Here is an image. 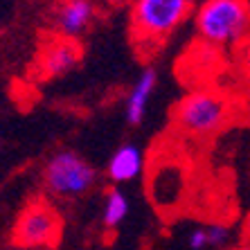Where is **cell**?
I'll return each instance as SVG.
<instances>
[{
    "mask_svg": "<svg viewBox=\"0 0 250 250\" xmlns=\"http://www.w3.org/2000/svg\"><path fill=\"white\" fill-rule=\"evenodd\" d=\"M237 120L234 95L216 86H198L174 104L171 124L183 135L208 140L226 131Z\"/></svg>",
    "mask_w": 250,
    "mask_h": 250,
    "instance_id": "cell-1",
    "label": "cell"
},
{
    "mask_svg": "<svg viewBox=\"0 0 250 250\" xmlns=\"http://www.w3.org/2000/svg\"><path fill=\"white\" fill-rule=\"evenodd\" d=\"M63 234V216L52 201L32 198L12 226V244L36 250H54Z\"/></svg>",
    "mask_w": 250,
    "mask_h": 250,
    "instance_id": "cell-5",
    "label": "cell"
},
{
    "mask_svg": "<svg viewBox=\"0 0 250 250\" xmlns=\"http://www.w3.org/2000/svg\"><path fill=\"white\" fill-rule=\"evenodd\" d=\"M97 21L95 0H59L52 12V25L57 36L79 41Z\"/></svg>",
    "mask_w": 250,
    "mask_h": 250,
    "instance_id": "cell-7",
    "label": "cell"
},
{
    "mask_svg": "<svg viewBox=\"0 0 250 250\" xmlns=\"http://www.w3.org/2000/svg\"><path fill=\"white\" fill-rule=\"evenodd\" d=\"M232 75L239 86L250 95V34L237 50H232Z\"/></svg>",
    "mask_w": 250,
    "mask_h": 250,
    "instance_id": "cell-12",
    "label": "cell"
},
{
    "mask_svg": "<svg viewBox=\"0 0 250 250\" xmlns=\"http://www.w3.org/2000/svg\"><path fill=\"white\" fill-rule=\"evenodd\" d=\"M230 228L226 223H201L194 226L185 237L187 250H223L230 244Z\"/></svg>",
    "mask_w": 250,
    "mask_h": 250,
    "instance_id": "cell-10",
    "label": "cell"
},
{
    "mask_svg": "<svg viewBox=\"0 0 250 250\" xmlns=\"http://www.w3.org/2000/svg\"><path fill=\"white\" fill-rule=\"evenodd\" d=\"M192 14L194 0H133L128 29L135 50L142 57L156 54Z\"/></svg>",
    "mask_w": 250,
    "mask_h": 250,
    "instance_id": "cell-2",
    "label": "cell"
},
{
    "mask_svg": "<svg viewBox=\"0 0 250 250\" xmlns=\"http://www.w3.org/2000/svg\"><path fill=\"white\" fill-rule=\"evenodd\" d=\"M99 171L75 149H59L41 169V187L47 201H79L97 187Z\"/></svg>",
    "mask_w": 250,
    "mask_h": 250,
    "instance_id": "cell-4",
    "label": "cell"
},
{
    "mask_svg": "<svg viewBox=\"0 0 250 250\" xmlns=\"http://www.w3.org/2000/svg\"><path fill=\"white\" fill-rule=\"evenodd\" d=\"M5 250H36V248H25V246H16V244H12V246H7Z\"/></svg>",
    "mask_w": 250,
    "mask_h": 250,
    "instance_id": "cell-13",
    "label": "cell"
},
{
    "mask_svg": "<svg viewBox=\"0 0 250 250\" xmlns=\"http://www.w3.org/2000/svg\"><path fill=\"white\" fill-rule=\"evenodd\" d=\"M82 54L83 47L79 41L54 34L50 41L43 43L41 52H39V63H36L39 75L43 79H57V77L68 75L79 65Z\"/></svg>",
    "mask_w": 250,
    "mask_h": 250,
    "instance_id": "cell-6",
    "label": "cell"
},
{
    "mask_svg": "<svg viewBox=\"0 0 250 250\" xmlns=\"http://www.w3.org/2000/svg\"><path fill=\"white\" fill-rule=\"evenodd\" d=\"M142 171H145V151L133 142L120 145L106 163V178L113 183V187L138 181Z\"/></svg>",
    "mask_w": 250,
    "mask_h": 250,
    "instance_id": "cell-9",
    "label": "cell"
},
{
    "mask_svg": "<svg viewBox=\"0 0 250 250\" xmlns=\"http://www.w3.org/2000/svg\"><path fill=\"white\" fill-rule=\"evenodd\" d=\"M156 88H158V70L153 65H146V68H142L138 79L131 83L126 102H124V120H126L128 126L135 128L146 120V113H149L151 99L156 95Z\"/></svg>",
    "mask_w": 250,
    "mask_h": 250,
    "instance_id": "cell-8",
    "label": "cell"
},
{
    "mask_svg": "<svg viewBox=\"0 0 250 250\" xmlns=\"http://www.w3.org/2000/svg\"><path fill=\"white\" fill-rule=\"evenodd\" d=\"M226 250H250L248 244H241V246H232V248H226Z\"/></svg>",
    "mask_w": 250,
    "mask_h": 250,
    "instance_id": "cell-14",
    "label": "cell"
},
{
    "mask_svg": "<svg viewBox=\"0 0 250 250\" xmlns=\"http://www.w3.org/2000/svg\"><path fill=\"white\" fill-rule=\"evenodd\" d=\"M131 212V201L120 187H108L102 201V226L104 230H117Z\"/></svg>",
    "mask_w": 250,
    "mask_h": 250,
    "instance_id": "cell-11",
    "label": "cell"
},
{
    "mask_svg": "<svg viewBox=\"0 0 250 250\" xmlns=\"http://www.w3.org/2000/svg\"><path fill=\"white\" fill-rule=\"evenodd\" d=\"M196 41L216 50H237L250 34V0H203L194 12Z\"/></svg>",
    "mask_w": 250,
    "mask_h": 250,
    "instance_id": "cell-3",
    "label": "cell"
}]
</instances>
